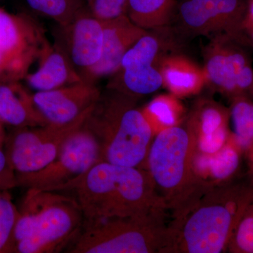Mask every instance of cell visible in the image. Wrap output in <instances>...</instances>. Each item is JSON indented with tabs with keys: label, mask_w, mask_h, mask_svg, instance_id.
Returning a JSON list of instances; mask_svg holds the SVG:
<instances>
[{
	"label": "cell",
	"mask_w": 253,
	"mask_h": 253,
	"mask_svg": "<svg viewBox=\"0 0 253 253\" xmlns=\"http://www.w3.org/2000/svg\"><path fill=\"white\" fill-rule=\"evenodd\" d=\"M69 249L72 253H148L169 242V234L157 226L155 211L83 224Z\"/></svg>",
	"instance_id": "4"
},
{
	"label": "cell",
	"mask_w": 253,
	"mask_h": 253,
	"mask_svg": "<svg viewBox=\"0 0 253 253\" xmlns=\"http://www.w3.org/2000/svg\"><path fill=\"white\" fill-rule=\"evenodd\" d=\"M229 113L217 105L202 102L190 119L188 128L200 142L204 152H217L227 139Z\"/></svg>",
	"instance_id": "19"
},
{
	"label": "cell",
	"mask_w": 253,
	"mask_h": 253,
	"mask_svg": "<svg viewBox=\"0 0 253 253\" xmlns=\"http://www.w3.org/2000/svg\"><path fill=\"white\" fill-rule=\"evenodd\" d=\"M249 43L227 35L211 38L204 51L207 84L232 99L253 91L252 60L245 48Z\"/></svg>",
	"instance_id": "10"
},
{
	"label": "cell",
	"mask_w": 253,
	"mask_h": 253,
	"mask_svg": "<svg viewBox=\"0 0 253 253\" xmlns=\"http://www.w3.org/2000/svg\"></svg>",
	"instance_id": "32"
},
{
	"label": "cell",
	"mask_w": 253,
	"mask_h": 253,
	"mask_svg": "<svg viewBox=\"0 0 253 253\" xmlns=\"http://www.w3.org/2000/svg\"><path fill=\"white\" fill-rule=\"evenodd\" d=\"M16 186L15 173L10 166L4 150L0 148V189L9 190Z\"/></svg>",
	"instance_id": "28"
},
{
	"label": "cell",
	"mask_w": 253,
	"mask_h": 253,
	"mask_svg": "<svg viewBox=\"0 0 253 253\" xmlns=\"http://www.w3.org/2000/svg\"><path fill=\"white\" fill-rule=\"evenodd\" d=\"M96 84L81 82L58 89L33 93L37 109L47 124H71L90 111L101 96Z\"/></svg>",
	"instance_id": "14"
},
{
	"label": "cell",
	"mask_w": 253,
	"mask_h": 253,
	"mask_svg": "<svg viewBox=\"0 0 253 253\" xmlns=\"http://www.w3.org/2000/svg\"><path fill=\"white\" fill-rule=\"evenodd\" d=\"M154 133L170 126H178L183 108L176 96L172 94L160 95L141 109Z\"/></svg>",
	"instance_id": "21"
},
{
	"label": "cell",
	"mask_w": 253,
	"mask_h": 253,
	"mask_svg": "<svg viewBox=\"0 0 253 253\" xmlns=\"http://www.w3.org/2000/svg\"><path fill=\"white\" fill-rule=\"evenodd\" d=\"M153 185L150 174L138 168L100 161L52 191L73 192L83 213V225L156 211Z\"/></svg>",
	"instance_id": "1"
},
{
	"label": "cell",
	"mask_w": 253,
	"mask_h": 253,
	"mask_svg": "<svg viewBox=\"0 0 253 253\" xmlns=\"http://www.w3.org/2000/svg\"><path fill=\"white\" fill-rule=\"evenodd\" d=\"M53 38V42L67 56L83 81L89 83L102 54V21L86 6L69 23L55 25Z\"/></svg>",
	"instance_id": "13"
},
{
	"label": "cell",
	"mask_w": 253,
	"mask_h": 253,
	"mask_svg": "<svg viewBox=\"0 0 253 253\" xmlns=\"http://www.w3.org/2000/svg\"><path fill=\"white\" fill-rule=\"evenodd\" d=\"M247 6L248 0H181L176 7L178 22L194 36L248 39L244 29Z\"/></svg>",
	"instance_id": "12"
},
{
	"label": "cell",
	"mask_w": 253,
	"mask_h": 253,
	"mask_svg": "<svg viewBox=\"0 0 253 253\" xmlns=\"http://www.w3.org/2000/svg\"><path fill=\"white\" fill-rule=\"evenodd\" d=\"M196 139L189 128L170 126L158 133L148 154L154 184L168 196L180 194L191 179V156Z\"/></svg>",
	"instance_id": "9"
},
{
	"label": "cell",
	"mask_w": 253,
	"mask_h": 253,
	"mask_svg": "<svg viewBox=\"0 0 253 253\" xmlns=\"http://www.w3.org/2000/svg\"><path fill=\"white\" fill-rule=\"evenodd\" d=\"M234 247L238 252L253 253V206L244 211L238 222Z\"/></svg>",
	"instance_id": "27"
},
{
	"label": "cell",
	"mask_w": 253,
	"mask_h": 253,
	"mask_svg": "<svg viewBox=\"0 0 253 253\" xmlns=\"http://www.w3.org/2000/svg\"><path fill=\"white\" fill-rule=\"evenodd\" d=\"M32 11L54 21L64 25L86 7L85 0H26Z\"/></svg>",
	"instance_id": "23"
},
{
	"label": "cell",
	"mask_w": 253,
	"mask_h": 253,
	"mask_svg": "<svg viewBox=\"0 0 253 253\" xmlns=\"http://www.w3.org/2000/svg\"><path fill=\"white\" fill-rule=\"evenodd\" d=\"M136 99L106 88L86 118L84 126L97 139L101 161L138 168L147 157L154 133Z\"/></svg>",
	"instance_id": "2"
},
{
	"label": "cell",
	"mask_w": 253,
	"mask_h": 253,
	"mask_svg": "<svg viewBox=\"0 0 253 253\" xmlns=\"http://www.w3.org/2000/svg\"><path fill=\"white\" fill-rule=\"evenodd\" d=\"M100 161L99 142L84 123L68 136L50 164L36 172L16 175L17 186L52 191L84 174Z\"/></svg>",
	"instance_id": "11"
},
{
	"label": "cell",
	"mask_w": 253,
	"mask_h": 253,
	"mask_svg": "<svg viewBox=\"0 0 253 253\" xmlns=\"http://www.w3.org/2000/svg\"><path fill=\"white\" fill-rule=\"evenodd\" d=\"M45 31L30 15L0 8V81H22L36 62Z\"/></svg>",
	"instance_id": "6"
},
{
	"label": "cell",
	"mask_w": 253,
	"mask_h": 253,
	"mask_svg": "<svg viewBox=\"0 0 253 253\" xmlns=\"http://www.w3.org/2000/svg\"><path fill=\"white\" fill-rule=\"evenodd\" d=\"M0 121L11 129L48 125L21 81H0Z\"/></svg>",
	"instance_id": "17"
},
{
	"label": "cell",
	"mask_w": 253,
	"mask_h": 253,
	"mask_svg": "<svg viewBox=\"0 0 253 253\" xmlns=\"http://www.w3.org/2000/svg\"><path fill=\"white\" fill-rule=\"evenodd\" d=\"M86 6L95 17L105 21L127 15L129 0H85Z\"/></svg>",
	"instance_id": "25"
},
{
	"label": "cell",
	"mask_w": 253,
	"mask_h": 253,
	"mask_svg": "<svg viewBox=\"0 0 253 253\" xmlns=\"http://www.w3.org/2000/svg\"><path fill=\"white\" fill-rule=\"evenodd\" d=\"M37 62L36 71H30L23 80L35 92L52 90L83 82L67 56L48 39L42 46Z\"/></svg>",
	"instance_id": "16"
},
{
	"label": "cell",
	"mask_w": 253,
	"mask_h": 253,
	"mask_svg": "<svg viewBox=\"0 0 253 253\" xmlns=\"http://www.w3.org/2000/svg\"><path fill=\"white\" fill-rule=\"evenodd\" d=\"M93 108L66 126L12 129L6 135L4 151L15 175L36 172L54 161L68 136L83 126Z\"/></svg>",
	"instance_id": "7"
},
{
	"label": "cell",
	"mask_w": 253,
	"mask_h": 253,
	"mask_svg": "<svg viewBox=\"0 0 253 253\" xmlns=\"http://www.w3.org/2000/svg\"><path fill=\"white\" fill-rule=\"evenodd\" d=\"M176 0H129L127 16L146 31L166 27L170 21Z\"/></svg>",
	"instance_id": "20"
},
{
	"label": "cell",
	"mask_w": 253,
	"mask_h": 253,
	"mask_svg": "<svg viewBox=\"0 0 253 253\" xmlns=\"http://www.w3.org/2000/svg\"><path fill=\"white\" fill-rule=\"evenodd\" d=\"M253 28V0H248L247 11L244 21V31Z\"/></svg>",
	"instance_id": "29"
},
{
	"label": "cell",
	"mask_w": 253,
	"mask_h": 253,
	"mask_svg": "<svg viewBox=\"0 0 253 253\" xmlns=\"http://www.w3.org/2000/svg\"><path fill=\"white\" fill-rule=\"evenodd\" d=\"M233 201L205 199L186 214L178 234L177 244L184 253H219L231 238L244 213Z\"/></svg>",
	"instance_id": "5"
},
{
	"label": "cell",
	"mask_w": 253,
	"mask_h": 253,
	"mask_svg": "<svg viewBox=\"0 0 253 253\" xmlns=\"http://www.w3.org/2000/svg\"><path fill=\"white\" fill-rule=\"evenodd\" d=\"M83 224L74 197L59 191L28 189L15 226L16 253L58 252L76 239Z\"/></svg>",
	"instance_id": "3"
},
{
	"label": "cell",
	"mask_w": 253,
	"mask_h": 253,
	"mask_svg": "<svg viewBox=\"0 0 253 253\" xmlns=\"http://www.w3.org/2000/svg\"><path fill=\"white\" fill-rule=\"evenodd\" d=\"M158 31H148L126 51L106 88L137 99L163 86L160 63L169 45Z\"/></svg>",
	"instance_id": "8"
},
{
	"label": "cell",
	"mask_w": 253,
	"mask_h": 253,
	"mask_svg": "<svg viewBox=\"0 0 253 253\" xmlns=\"http://www.w3.org/2000/svg\"><path fill=\"white\" fill-rule=\"evenodd\" d=\"M4 126V125L0 121V148L1 149H4L6 135H7L5 131Z\"/></svg>",
	"instance_id": "30"
},
{
	"label": "cell",
	"mask_w": 253,
	"mask_h": 253,
	"mask_svg": "<svg viewBox=\"0 0 253 253\" xmlns=\"http://www.w3.org/2000/svg\"><path fill=\"white\" fill-rule=\"evenodd\" d=\"M18 215L9 190L0 189V253H16L14 230Z\"/></svg>",
	"instance_id": "24"
},
{
	"label": "cell",
	"mask_w": 253,
	"mask_h": 253,
	"mask_svg": "<svg viewBox=\"0 0 253 253\" xmlns=\"http://www.w3.org/2000/svg\"><path fill=\"white\" fill-rule=\"evenodd\" d=\"M233 143L222 149L215 158V166H213V173L215 177L226 178L231 175L236 168L239 161L238 148H241L233 135Z\"/></svg>",
	"instance_id": "26"
},
{
	"label": "cell",
	"mask_w": 253,
	"mask_h": 253,
	"mask_svg": "<svg viewBox=\"0 0 253 253\" xmlns=\"http://www.w3.org/2000/svg\"><path fill=\"white\" fill-rule=\"evenodd\" d=\"M102 23V54L89 78V83L92 84H96L102 78L112 76L119 68L126 51L148 32L133 23L127 15Z\"/></svg>",
	"instance_id": "15"
},
{
	"label": "cell",
	"mask_w": 253,
	"mask_h": 253,
	"mask_svg": "<svg viewBox=\"0 0 253 253\" xmlns=\"http://www.w3.org/2000/svg\"><path fill=\"white\" fill-rule=\"evenodd\" d=\"M246 36L249 38V42L251 43V45L253 46V28H249V29L245 31Z\"/></svg>",
	"instance_id": "31"
},
{
	"label": "cell",
	"mask_w": 253,
	"mask_h": 253,
	"mask_svg": "<svg viewBox=\"0 0 253 253\" xmlns=\"http://www.w3.org/2000/svg\"><path fill=\"white\" fill-rule=\"evenodd\" d=\"M163 86L176 97L199 93L207 84L204 68L180 54H167L160 63Z\"/></svg>",
	"instance_id": "18"
},
{
	"label": "cell",
	"mask_w": 253,
	"mask_h": 253,
	"mask_svg": "<svg viewBox=\"0 0 253 253\" xmlns=\"http://www.w3.org/2000/svg\"><path fill=\"white\" fill-rule=\"evenodd\" d=\"M231 116L234 139L241 149L249 151L253 163V103L244 96L234 98Z\"/></svg>",
	"instance_id": "22"
}]
</instances>
